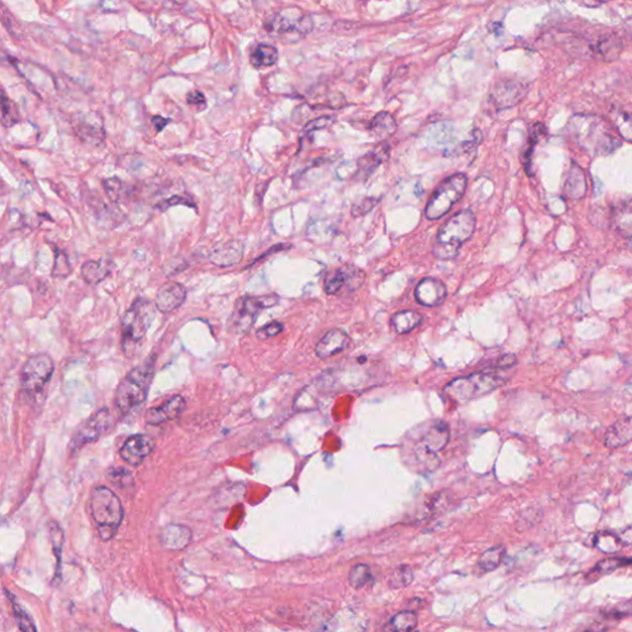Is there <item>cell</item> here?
Wrapping results in <instances>:
<instances>
[{
	"label": "cell",
	"instance_id": "cell-1",
	"mask_svg": "<svg viewBox=\"0 0 632 632\" xmlns=\"http://www.w3.org/2000/svg\"><path fill=\"white\" fill-rule=\"evenodd\" d=\"M568 131L579 147L590 156L610 155L621 145L612 131V126L600 116L586 114L572 116Z\"/></svg>",
	"mask_w": 632,
	"mask_h": 632
},
{
	"label": "cell",
	"instance_id": "cell-2",
	"mask_svg": "<svg viewBox=\"0 0 632 632\" xmlns=\"http://www.w3.org/2000/svg\"><path fill=\"white\" fill-rule=\"evenodd\" d=\"M476 230V216L471 210H462L452 216L438 230L434 244V255L440 260H452L458 255L462 245L471 239Z\"/></svg>",
	"mask_w": 632,
	"mask_h": 632
},
{
	"label": "cell",
	"instance_id": "cell-3",
	"mask_svg": "<svg viewBox=\"0 0 632 632\" xmlns=\"http://www.w3.org/2000/svg\"><path fill=\"white\" fill-rule=\"evenodd\" d=\"M155 373V357H148L146 361L135 367L120 381L116 388L115 404L124 414L130 412L135 407L145 403L151 381Z\"/></svg>",
	"mask_w": 632,
	"mask_h": 632
},
{
	"label": "cell",
	"instance_id": "cell-4",
	"mask_svg": "<svg viewBox=\"0 0 632 632\" xmlns=\"http://www.w3.org/2000/svg\"><path fill=\"white\" fill-rule=\"evenodd\" d=\"M89 507L99 536L103 541H109L115 536L124 517L120 499L109 488L96 487L91 491Z\"/></svg>",
	"mask_w": 632,
	"mask_h": 632
},
{
	"label": "cell",
	"instance_id": "cell-5",
	"mask_svg": "<svg viewBox=\"0 0 632 632\" xmlns=\"http://www.w3.org/2000/svg\"><path fill=\"white\" fill-rule=\"evenodd\" d=\"M155 319V308L151 301L139 298L126 311L121 322L122 348L127 357L134 356L136 347L145 339Z\"/></svg>",
	"mask_w": 632,
	"mask_h": 632
},
{
	"label": "cell",
	"instance_id": "cell-6",
	"mask_svg": "<svg viewBox=\"0 0 632 632\" xmlns=\"http://www.w3.org/2000/svg\"><path fill=\"white\" fill-rule=\"evenodd\" d=\"M505 383L497 372H478L468 377L457 378L445 386L443 391L453 402L466 403L487 396Z\"/></svg>",
	"mask_w": 632,
	"mask_h": 632
},
{
	"label": "cell",
	"instance_id": "cell-7",
	"mask_svg": "<svg viewBox=\"0 0 632 632\" xmlns=\"http://www.w3.org/2000/svg\"><path fill=\"white\" fill-rule=\"evenodd\" d=\"M466 188L467 177L463 173H457L442 182L427 203L424 213L427 220H438L446 215L463 196Z\"/></svg>",
	"mask_w": 632,
	"mask_h": 632
},
{
	"label": "cell",
	"instance_id": "cell-8",
	"mask_svg": "<svg viewBox=\"0 0 632 632\" xmlns=\"http://www.w3.org/2000/svg\"><path fill=\"white\" fill-rule=\"evenodd\" d=\"M278 296H242L236 301L231 312L229 327L235 334H246L255 325L262 310L278 304Z\"/></svg>",
	"mask_w": 632,
	"mask_h": 632
},
{
	"label": "cell",
	"instance_id": "cell-9",
	"mask_svg": "<svg viewBox=\"0 0 632 632\" xmlns=\"http://www.w3.org/2000/svg\"><path fill=\"white\" fill-rule=\"evenodd\" d=\"M265 27L271 35L296 40L312 30V20L296 9H286L273 14L266 21Z\"/></svg>",
	"mask_w": 632,
	"mask_h": 632
},
{
	"label": "cell",
	"instance_id": "cell-10",
	"mask_svg": "<svg viewBox=\"0 0 632 632\" xmlns=\"http://www.w3.org/2000/svg\"><path fill=\"white\" fill-rule=\"evenodd\" d=\"M55 371L53 360L46 353L29 357L20 374L21 389L29 396H36L51 381Z\"/></svg>",
	"mask_w": 632,
	"mask_h": 632
},
{
	"label": "cell",
	"instance_id": "cell-11",
	"mask_svg": "<svg viewBox=\"0 0 632 632\" xmlns=\"http://www.w3.org/2000/svg\"><path fill=\"white\" fill-rule=\"evenodd\" d=\"M114 422V417L109 409H101L94 412L91 417H88L86 422H82L78 429L75 430V435L72 437L70 443V450L72 452L80 451L82 447L87 443L96 442L104 436L106 432L110 430Z\"/></svg>",
	"mask_w": 632,
	"mask_h": 632
},
{
	"label": "cell",
	"instance_id": "cell-12",
	"mask_svg": "<svg viewBox=\"0 0 632 632\" xmlns=\"http://www.w3.org/2000/svg\"><path fill=\"white\" fill-rule=\"evenodd\" d=\"M70 126L77 139L84 145L96 147L106 140L103 119L96 111L75 113L70 116Z\"/></svg>",
	"mask_w": 632,
	"mask_h": 632
},
{
	"label": "cell",
	"instance_id": "cell-13",
	"mask_svg": "<svg viewBox=\"0 0 632 632\" xmlns=\"http://www.w3.org/2000/svg\"><path fill=\"white\" fill-rule=\"evenodd\" d=\"M365 278L363 271L357 267H340L327 274L324 289L330 296H343L361 288Z\"/></svg>",
	"mask_w": 632,
	"mask_h": 632
},
{
	"label": "cell",
	"instance_id": "cell-14",
	"mask_svg": "<svg viewBox=\"0 0 632 632\" xmlns=\"http://www.w3.org/2000/svg\"><path fill=\"white\" fill-rule=\"evenodd\" d=\"M527 86L517 80H504L493 87L491 103L498 110L515 106L526 96Z\"/></svg>",
	"mask_w": 632,
	"mask_h": 632
},
{
	"label": "cell",
	"instance_id": "cell-15",
	"mask_svg": "<svg viewBox=\"0 0 632 632\" xmlns=\"http://www.w3.org/2000/svg\"><path fill=\"white\" fill-rule=\"evenodd\" d=\"M155 448L152 437L147 435H134L126 440L120 450V456L131 466H139L146 457L150 456Z\"/></svg>",
	"mask_w": 632,
	"mask_h": 632
},
{
	"label": "cell",
	"instance_id": "cell-16",
	"mask_svg": "<svg viewBox=\"0 0 632 632\" xmlns=\"http://www.w3.org/2000/svg\"><path fill=\"white\" fill-rule=\"evenodd\" d=\"M447 296L446 286L440 279L427 277L419 282L415 288V299L424 306L441 305Z\"/></svg>",
	"mask_w": 632,
	"mask_h": 632
},
{
	"label": "cell",
	"instance_id": "cell-17",
	"mask_svg": "<svg viewBox=\"0 0 632 632\" xmlns=\"http://www.w3.org/2000/svg\"><path fill=\"white\" fill-rule=\"evenodd\" d=\"M186 298V286L177 282H168L157 291L155 305L161 312H171L178 309Z\"/></svg>",
	"mask_w": 632,
	"mask_h": 632
},
{
	"label": "cell",
	"instance_id": "cell-18",
	"mask_svg": "<svg viewBox=\"0 0 632 632\" xmlns=\"http://www.w3.org/2000/svg\"><path fill=\"white\" fill-rule=\"evenodd\" d=\"M186 409V399L182 396L171 398L161 407H150L145 414V420L150 425H161L163 422L176 420Z\"/></svg>",
	"mask_w": 632,
	"mask_h": 632
},
{
	"label": "cell",
	"instance_id": "cell-19",
	"mask_svg": "<svg viewBox=\"0 0 632 632\" xmlns=\"http://www.w3.org/2000/svg\"><path fill=\"white\" fill-rule=\"evenodd\" d=\"M351 339L346 332L334 329L327 331L322 340L317 342L315 347L316 356L322 360H327L330 357L336 356L339 353L345 351L350 346Z\"/></svg>",
	"mask_w": 632,
	"mask_h": 632
},
{
	"label": "cell",
	"instance_id": "cell-20",
	"mask_svg": "<svg viewBox=\"0 0 632 632\" xmlns=\"http://www.w3.org/2000/svg\"><path fill=\"white\" fill-rule=\"evenodd\" d=\"M191 530L186 525L170 524L162 530V546L170 551H181L186 548L191 543Z\"/></svg>",
	"mask_w": 632,
	"mask_h": 632
},
{
	"label": "cell",
	"instance_id": "cell-21",
	"mask_svg": "<svg viewBox=\"0 0 632 632\" xmlns=\"http://www.w3.org/2000/svg\"><path fill=\"white\" fill-rule=\"evenodd\" d=\"M244 256V245L239 240L225 242L215 247L210 252V261L219 267H230L237 265Z\"/></svg>",
	"mask_w": 632,
	"mask_h": 632
},
{
	"label": "cell",
	"instance_id": "cell-22",
	"mask_svg": "<svg viewBox=\"0 0 632 632\" xmlns=\"http://www.w3.org/2000/svg\"><path fill=\"white\" fill-rule=\"evenodd\" d=\"M450 441V429L443 422H435L431 426L427 429L422 437V446L425 447L427 451L431 453H437L441 451Z\"/></svg>",
	"mask_w": 632,
	"mask_h": 632
},
{
	"label": "cell",
	"instance_id": "cell-23",
	"mask_svg": "<svg viewBox=\"0 0 632 632\" xmlns=\"http://www.w3.org/2000/svg\"><path fill=\"white\" fill-rule=\"evenodd\" d=\"M632 425L631 417H625L621 420L614 422L612 426L607 429L604 442L607 448H617L625 446L631 441Z\"/></svg>",
	"mask_w": 632,
	"mask_h": 632
},
{
	"label": "cell",
	"instance_id": "cell-24",
	"mask_svg": "<svg viewBox=\"0 0 632 632\" xmlns=\"http://www.w3.org/2000/svg\"><path fill=\"white\" fill-rule=\"evenodd\" d=\"M563 191H564V194L568 198L574 199V201L582 199L583 196L587 194L586 175H584L582 168L576 165V163L572 165L571 170H569V173H568L566 182H564Z\"/></svg>",
	"mask_w": 632,
	"mask_h": 632
},
{
	"label": "cell",
	"instance_id": "cell-25",
	"mask_svg": "<svg viewBox=\"0 0 632 632\" xmlns=\"http://www.w3.org/2000/svg\"><path fill=\"white\" fill-rule=\"evenodd\" d=\"M388 157H389V146L386 145V142H381L358 160L357 162L358 172L365 177L369 176L377 167L388 160Z\"/></svg>",
	"mask_w": 632,
	"mask_h": 632
},
{
	"label": "cell",
	"instance_id": "cell-26",
	"mask_svg": "<svg viewBox=\"0 0 632 632\" xmlns=\"http://www.w3.org/2000/svg\"><path fill=\"white\" fill-rule=\"evenodd\" d=\"M593 51L597 53L602 60L610 62L615 61L621 55L624 44L619 36L615 34H607L598 40L597 44L593 46Z\"/></svg>",
	"mask_w": 632,
	"mask_h": 632
},
{
	"label": "cell",
	"instance_id": "cell-27",
	"mask_svg": "<svg viewBox=\"0 0 632 632\" xmlns=\"http://www.w3.org/2000/svg\"><path fill=\"white\" fill-rule=\"evenodd\" d=\"M612 225L614 230L626 239L631 237L632 215L630 201H622L612 208Z\"/></svg>",
	"mask_w": 632,
	"mask_h": 632
},
{
	"label": "cell",
	"instance_id": "cell-28",
	"mask_svg": "<svg viewBox=\"0 0 632 632\" xmlns=\"http://www.w3.org/2000/svg\"><path fill=\"white\" fill-rule=\"evenodd\" d=\"M369 131L376 139L384 141L397 131V121L391 113L381 111L372 119Z\"/></svg>",
	"mask_w": 632,
	"mask_h": 632
},
{
	"label": "cell",
	"instance_id": "cell-29",
	"mask_svg": "<svg viewBox=\"0 0 632 632\" xmlns=\"http://www.w3.org/2000/svg\"><path fill=\"white\" fill-rule=\"evenodd\" d=\"M409 458H412L414 471L419 472V473L435 471L437 467L440 466V458L437 457L436 453L427 451L426 448L422 445H417L412 450V455L409 456Z\"/></svg>",
	"mask_w": 632,
	"mask_h": 632
},
{
	"label": "cell",
	"instance_id": "cell-30",
	"mask_svg": "<svg viewBox=\"0 0 632 632\" xmlns=\"http://www.w3.org/2000/svg\"><path fill=\"white\" fill-rule=\"evenodd\" d=\"M422 322V316L412 310H402L391 317V327L397 334L403 335L417 329Z\"/></svg>",
	"mask_w": 632,
	"mask_h": 632
},
{
	"label": "cell",
	"instance_id": "cell-31",
	"mask_svg": "<svg viewBox=\"0 0 632 632\" xmlns=\"http://www.w3.org/2000/svg\"><path fill=\"white\" fill-rule=\"evenodd\" d=\"M109 263L103 261H88L82 266L83 279L91 286L99 284L110 274Z\"/></svg>",
	"mask_w": 632,
	"mask_h": 632
},
{
	"label": "cell",
	"instance_id": "cell-32",
	"mask_svg": "<svg viewBox=\"0 0 632 632\" xmlns=\"http://www.w3.org/2000/svg\"><path fill=\"white\" fill-rule=\"evenodd\" d=\"M49 533H50V541L53 548V555L56 557V572L55 581L61 577V564H62V550H63V542H65V533L60 524L56 522H49Z\"/></svg>",
	"mask_w": 632,
	"mask_h": 632
},
{
	"label": "cell",
	"instance_id": "cell-33",
	"mask_svg": "<svg viewBox=\"0 0 632 632\" xmlns=\"http://www.w3.org/2000/svg\"><path fill=\"white\" fill-rule=\"evenodd\" d=\"M278 61V50L274 46L261 44L252 51L250 62L255 68L271 67Z\"/></svg>",
	"mask_w": 632,
	"mask_h": 632
},
{
	"label": "cell",
	"instance_id": "cell-34",
	"mask_svg": "<svg viewBox=\"0 0 632 632\" xmlns=\"http://www.w3.org/2000/svg\"><path fill=\"white\" fill-rule=\"evenodd\" d=\"M417 626V614L405 610L398 612L397 615L391 617V621L386 627V632H412Z\"/></svg>",
	"mask_w": 632,
	"mask_h": 632
},
{
	"label": "cell",
	"instance_id": "cell-35",
	"mask_svg": "<svg viewBox=\"0 0 632 632\" xmlns=\"http://www.w3.org/2000/svg\"><path fill=\"white\" fill-rule=\"evenodd\" d=\"M505 556V548L502 546L492 547L483 552L479 557V567L483 572H493L500 567L503 558Z\"/></svg>",
	"mask_w": 632,
	"mask_h": 632
},
{
	"label": "cell",
	"instance_id": "cell-36",
	"mask_svg": "<svg viewBox=\"0 0 632 632\" xmlns=\"http://www.w3.org/2000/svg\"><path fill=\"white\" fill-rule=\"evenodd\" d=\"M0 120L6 127L15 125L20 121V113L14 101H11L4 93H0Z\"/></svg>",
	"mask_w": 632,
	"mask_h": 632
},
{
	"label": "cell",
	"instance_id": "cell-37",
	"mask_svg": "<svg viewBox=\"0 0 632 632\" xmlns=\"http://www.w3.org/2000/svg\"><path fill=\"white\" fill-rule=\"evenodd\" d=\"M6 595L9 597V599H11L14 617H15L16 624H18V626L20 628L21 632H37L35 624L32 621L30 615L25 612V609L21 607L20 602H16L15 597L13 594H11L8 590H6Z\"/></svg>",
	"mask_w": 632,
	"mask_h": 632
},
{
	"label": "cell",
	"instance_id": "cell-38",
	"mask_svg": "<svg viewBox=\"0 0 632 632\" xmlns=\"http://www.w3.org/2000/svg\"><path fill=\"white\" fill-rule=\"evenodd\" d=\"M612 120L614 127L619 131L624 140L631 141V116L624 109L612 110Z\"/></svg>",
	"mask_w": 632,
	"mask_h": 632
},
{
	"label": "cell",
	"instance_id": "cell-39",
	"mask_svg": "<svg viewBox=\"0 0 632 632\" xmlns=\"http://www.w3.org/2000/svg\"><path fill=\"white\" fill-rule=\"evenodd\" d=\"M545 135H546V129H545V126L542 125V124L537 122V124L532 126L531 130H530V136H529L526 151H525V153L522 155V162H524V165L526 167L527 171H529V168L531 167L532 152H533L537 144L541 141L542 137Z\"/></svg>",
	"mask_w": 632,
	"mask_h": 632
},
{
	"label": "cell",
	"instance_id": "cell-40",
	"mask_svg": "<svg viewBox=\"0 0 632 632\" xmlns=\"http://www.w3.org/2000/svg\"><path fill=\"white\" fill-rule=\"evenodd\" d=\"M594 546L598 547L600 551L605 553H615L621 550L622 545L620 537L607 532H600L594 537Z\"/></svg>",
	"mask_w": 632,
	"mask_h": 632
},
{
	"label": "cell",
	"instance_id": "cell-41",
	"mask_svg": "<svg viewBox=\"0 0 632 632\" xmlns=\"http://www.w3.org/2000/svg\"><path fill=\"white\" fill-rule=\"evenodd\" d=\"M630 564H631V558L630 557L607 558V560H602V561L598 563L597 566L590 572V574L592 576H594V574H599V576L609 574V573H612L614 571H617V569H620V568L627 567Z\"/></svg>",
	"mask_w": 632,
	"mask_h": 632
},
{
	"label": "cell",
	"instance_id": "cell-42",
	"mask_svg": "<svg viewBox=\"0 0 632 632\" xmlns=\"http://www.w3.org/2000/svg\"><path fill=\"white\" fill-rule=\"evenodd\" d=\"M371 568L368 567L367 564H363V563L356 564L355 567L352 568L350 576H348L350 586L352 588H355V589H361V588L366 587L367 584L371 582Z\"/></svg>",
	"mask_w": 632,
	"mask_h": 632
},
{
	"label": "cell",
	"instance_id": "cell-43",
	"mask_svg": "<svg viewBox=\"0 0 632 632\" xmlns=\"http://www.w3.org/2000/svg\"><path fill=\"white\" fill-rule=\"evenodd\" d=\"M103 187H104L106 196L113 203H119L125 196V186L116 177H111V178L103 181Z\"/></svg>",
	"mask_w": 632,
	"mask_h": 632
},
{
	"label": "cell",
	"instance_id": "cell-44",
	"mask_svg": "<svg viewBox=\"0 0 632 632\" xmlns=\"http://www.w3.org/2000/svg\"><path fill=\"white\" fill-rule=\"evenodd\" d=\"M412 581H414V572H412V568L409 566H400L391 574L389 584L394 589H400V588L410 586Z\"/></svg>",
	"mask_w": 632,
	"mask_h": 632
},
{
	"label": "cell",
	"instance_id": "cell-45",
	"mask_svg": "<svg viewBox=\"0 0 632 632\" xmlns=\"http://www.w3.org/2000/svg\"><path fill=\"white\" fill-rule=\"evenodd\" d=\"M106 476L109 478L111 483H114L115 486L121 488L131 487L134 484V477L130 471H127L126 468L122 467H114L110 468Z\"/></svg>",
	"mask_w": 632,
	"mask_h": 632
},
{
	"label": "cell",
	"instance_id": "cell-46",
	"mask_svg": "<svg viewBox=\"0 0 632 632\" xmlns=\"http://www.w3.org/2000/svg\"><path fill=\"white\" fill-rule=\"evenodd\" d=\"M70 272H72V268H70L68 257L65 256V252L57 250L55 256V266H53V270H52V276L55 277V278H65V277L70 276Z\"/></svg>",
	"mask_w": 632,
	"mask_h": 632
},
{
	"label": "cell",
	"instance_id": "cell-47",
	"mask_svg": "<svg viewBox=\"0 0 632 632\" xmlns=\"http://www.w3.org/2000/svg\"><path fill=\"white\" fill-rule=\"evenodd\" d=\"M379 199L374 196H366L361 201H357L355 206H352L351 214L353 217H361L366 215L369 211L378 204Z\"/></svg>",
	"mask_w": 632,
	"mask_h": 632
},
{
	"label": "cell",
	"instance_id": "cell-48",
	"mask_svg": "<svg viewBox=\"0 0 632 632\" xmlns=\"http://www.w3.org/2000/svg\"><path fill=\"white\" fill-rule=\"evenodd\" d=\"M283 329H284V327H283L282 322H270V324H267L266 327H262L257 331V339L258 340H267V339L277 336V335H279L283 331Z\"/></svg>",
	"mask_w": 632,
	"mask_h": 632
},
{
	"label": "cell",
	"instance_id": "cell-49",
	"mask_svg": "<svg viewBox=\"0 0 632 632\" xmlns=\"http://www.w3.org/2000/svg\"><path fill=\"white\" fill-rule=\"evenodd\" d=\"M187 103L196 113H201V111H204L206 109V96L199 91H193L191 93H188Z\"/></svg>",
	"mask_w": 632,
	"mask_h": 632
},
{
	"label": "cell",
	"instance_id": "cell-50",
	"mask_svg": "<svg viewBox=\"0 0 632 632\" xmlns=\"http://www.w3.org/2000/svg\"><path fill=\"white\" fill-rule=\"evenodd\" d=\"M335 122V119L332 116H322L314 120H310L304 127L305 132H314V131L324 130L329 126H331Z\"/></svg>",
	"mask_w": 632,
	"mask_h": 632
},
{
	"label": "cell",
	"instance_id": "cell-51",
	"mask_svg": "<svg viewBox=\"0 0 632 632\" xmlns=\"http://www.w3.org/2000/svg\"><path fill=\"white\" fill-rule=\"evenodd\" d=\"M186 204V206H194V203H191V201H188V198H184V196H172L170 199H167V201H161L157 208L158 209H161V210H166L168 208H171L172 206H176V204Z\"/></svg>",
	"mask_w": 632,
	"mask_h": 632
},
{
	"label": "cell",
	"instance_id": "cell-52",
	"mask_svg": "<svg viewBox=\"0 0 632 632\" xmlns=\"http://www.w3.org/2000/svg\"><path fill=\"white\" fill-rule=\"evenodd\" d=\"M170 122H171V119H168V118H162L158 115L152 118V125L155 127L156 132H161Z\"/></svg>",
	"mask_w": 632,
	"mask_h": 632
},
{
	"label": "cell",
	"instance_id": "cell-53",
	"mask_svg": "<svg viewBox=\"0 0 632 632\" xmlns=\"http://www.w3.org/2000/svg\"><path fill=\"white\" fill-rule=\"evenodd\" d=\"M515 363H517V357L514 356V355H507V356L500 357L498 360L495 367L497 368H509V367H512Z\"/></svg>",
	"mask_w": 632,
	"mask_h": 632
},
{
	"label": "cell",
	"instance_id": "cell-54",
	"mask_svg": "<svg viewBox=\"0 0 632 632\" xmlns=\"http://www.w3.org/2000/svg\"><path fill=\"white\" fill-rule=\"evenodd\" d=\"M584 6H602V3H584Z\"/></svg>",
	"mask_w": 632,
	"mask_h": 632
}]
</instances>
